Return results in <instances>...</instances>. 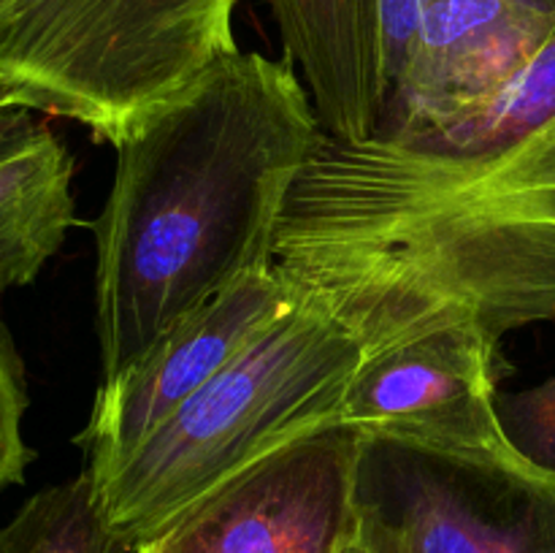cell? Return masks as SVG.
<instances>
[{"label":"cell","instance_id":"2","mask_svg":"<svg viewBox=\"0 0 555 553\" xmlns=\"http://www.w3.org/2000/svg\"><path fill=\"white\" fill-rule=\"evenodd\" d=\"M363 347L328 309L291 307L190 396L122 464L95 477L119 540L135 551L182 510L309 432L339 423Z\"/></svg>","mask_w":555,"mask_h":553},{"label":"cell","instance_id":"8","mask_svg":"<svg viewBox=\"0 0 555 553\" xmlns=\"http://www.w3.org/2000/svg\"><path fill=\"white\" fill-rule=\"evenodd\" d=\"M555 36V0H431L377 136L426 133L502 90Z\"/></svg>","mask_w":555,"mask_h":553},{"label":"cell","instance_id":"16","mask_svg":"<svg viewBox=\"0 0 555 553\" xmlns=\"http://www.w3.org/2000/svg\"><path fill=\"white\" fill-rule=\"evenodd\" d=\"M341 553H369V551L361 545V540H358V537H352V540L347 542L345 551H341Z\"/></svg>","mask_w":555,"mask_h":553},{"label":"cell","instance_id":"10","mask_svg":"<svg viewBox=\"0 0 555 553\" xmlns=\"http://www.w3.org/2000/svg\"><path fill=\"white\" fill-rule=\"evenodd\" d=\"M68 146L30 108H0V291L36 282L76 222Z\"/></svg>","mask_w":555,"mask_h":553},{"label":"cell","instance_id":"7","mask_svg":"<svg viewBox=\"0 0 555 553\" xmlns=\"http://www.w3.org/2000/svg\"><path fill=\"white\" fill-rule=\"evenodd\" d=\"M274 263L255 269L173 323L144 356L103 380L74 437L87 470L106 477L190 396L215 380L293 304Z\"/></svg>","mask_w":555,"mask_h":553},{"label":"cell","instance_id":"18","mask_svg":"<svg viewBox=\"0 0 555 553\" xmlns=\"http://www.w3.org/2000/svg\"><path fill=\"white\" fill-rule=\"evenodd\" d=\"M3 92H5V85H3V79H0V98H3Z\"/></svg>","mask_w":555,"mask_h":553},{"label":"cell","instance_id":"13","mask_svg":"<svg viewBox=\"0 0 555 553\" xmlns=\"http://www.w3.org/2000/svg\"><path fill=\"white\" fill-rule=\"evenodd\" d=\"M496 415L509 448L542 475L555 477V377L518 394H496Z\"/></svg>","mask_w":555,"mask_h":553},{"label":"cell","instance_id":"3","mask_svg":"<svg viewBox=\"0 0 555 553\" xmlns=\"http://www.w3.org/2000/svg\"><path fill=\"white\" fill-rule=\"evenodd\" d=\"M238 0H14L0 20V108L65 117L117 150L236 52Z\"/></svg>","mask_w":555,"mask_h":553},{"label":"cell","instance_id":"17","mask_svg":"<svg viewBox=\"0 0 555 553\" xmlns=\"http://www.w3.org/2000/svg\"><path fill=\"white\" fill-rule=\"evenodd\" d=\"M11 3H14V0H0V20H3V14L9 11Z\"/></svg>","mask_w":555,"mask_h":553},{"label":"cell","instance_id":"9","mask_svg":"<svg viewBox=\"0 0 555 553\" xmlns=\"http://www.w3.org/2000/svg\"><path fill=\"white\" fill-rule=\"evenodd\" d=\"M328 136H377L388 101L379 0H269Z\"/></svg>","mask_w":555,"mask_h":553},{"label":"cell","instance_id":"5","mask_svg":"<svg viewBox=\"0 0 555 553\" xmlns=\"http://www.w3.org/2000/svg\"><path fill=\"white\" fill-rule=\"evenodd\" d=\"M361 434L341 423L263 455L190 504L135 553H341L356 537Z\"/></svg>","mask_w":555,"mask_h":553},{"label":"cell","instance_id":"11","mask_svg":"<svg viewBox=\"0 0 555 553\" xmlns=\"http://www.w3.org/2000/svg\"><path fill=\"white\" fill-rule=\"evenodd\" d=\"M103 510L98 480L81 470L70 480L33 493L0 526V553H128Z\"/></svg>","mask_w":555,"mask_h":553},{"label":"cell","instance_id":"14","mask_svg":"<svg viewBox=\"0 0 555 553\" xmlns=\"http://www.w3.org/2000/svg\"><path fill=\"white\" fill-rule=\"evenodd\" d=\"M27 404L30 399H27L25 363L9 325L0 318V491L5 486H20L25 480L27 464L36 459L22 434Z\"/></svg>","mask_w":555,"mask_h":553},{"label":"cell","instance_id":"1","mask_svg":"<svg viewBox=\"0 0 555 553\" xmlns=\"http://www.w3.org/2000/svg\"><path fill=\"white\" fill-rule=\"evenodd\" d=\"M320 136L293 60L236 49L119 141L112 190L90 222L103 380L274 263L287 198Z\"/></svg>","mask_w":555,"mask_h":553},{"label":"cell","instance_id":"15","mask_svg":"<svg viewBox=\"0 0 555 553\" xmlns=\"http://www.w3.org/2000/svg\"><path fill=\"white\" fill-rule=\"evenodd\" d=\"M431 0H379V22H383V54L388 95L399 76L404 74L406 60L417 41L426 11Z\"/></svg>","mask_w":555,"mask_h":553},{"label":"cell","instance_id":"6","mask_svg":"<svg viewBox=\"0 0 555 553\" xmlns=\"http://www.w3.org/2000/svg\"><path fill=\"white\" fill-rule=\"evenodd\" d=\"M496 385V345L469 329L431 331L363 358L341 399L339 423L361 437L529 466L504 439Z\"/></svg>","mask_w":555,"mask_h":553},{"label":"cell","instance_id":"12","mask_svg":"<svg viewBox=\"0 0 555 553\" xmlns=\"http://www.w3.org/2000/svg\"><path fill=\"white\" fill-rule=\"evenodd\" d=\"M555 117V36L488 101L426 133L396 136L448 152H475L520 139Z\"/></svg>","mask_w":555,"mask_h":553},{"label":"cell","instance_id":"4","mask_svg":"<svg viewBox=\"0 0 555 553\" xmlns=\"http://www.w3.org/2000/svg\"><path fill=\"white\" fill-rule=\"evenodd\" d=\"M356 537L369 553H555V477L361 437Z\"/></svg>","mask_w":555,"mask_h":553}]
</instances>
